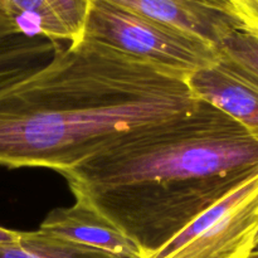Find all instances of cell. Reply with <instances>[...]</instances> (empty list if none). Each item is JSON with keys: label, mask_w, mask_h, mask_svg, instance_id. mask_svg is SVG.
<instances>
[{"label": "cell", "mask_w": 258, "mask_h": 258, "mask_svg": "<svg viewBox=\"0 0 258 258\" xmlns=\"http://www.w3.org/2000/svg\"><path fill=\"white\" fill-rule=\"evenodd\" d=\"M83 0H0V10L22 34L70 44L60 18L75 13Z\"/></svg>", "instance_id": "8"}, {"label": "cell", "mask_w": 258, "mask_h": 258, "mask_svg": "<svg viewBox=\"0 0 258 258\" xmlns=\"http://www.w3.org/2000/svg\"><path fill=\"white\" fill-rule=\"evenodd\" d=\"M70 207L53 209L38 229L73 243L100 249L120 258H146V253L92 204L75 198Z\"/></svg>", "instance_id": "6"}, {"label": "cell", "mask_w": 258, "mask_h": 258, "mask_svg": "<svg viewBox=\"0 0 258 258\" xmlns=\"http://www.w3.org/2000/svg\"><path fill=\"white\" fill-rule=\"evenodd\" d=\"M257 173V139L199 101L60 175L75 198L92 204L149 256Z\"/></svg>", "instance_id": "2"}, {"label": "cell", "mask_w": 258, "mask_h": 258, "mask_svg": "<svg viewBox=\"0 0 258 258\" xmlns=\"http://www.w3.org/2000/svg\"><path fill=\"white\" fill-rule=\"evenodd\" d=\"M258 173L146 258H258Z\"/></svg>", "instance_id": "4"}, {"label": "cell", "mask_w": 258, "mask_h": 258, "mask_svg": "<svg viewBox=\"0 0 258 258\" xmlns=\"http://www.w3.org/2000/svg\"><path fill=\"white\" fill-rule=\"evenodd\" d=\"M60 43L45 38L17 34L0 42V83L42 64L39 58L52 54ZM45 62V60H44Z\"/></svg>", "instance_id": "10"}, {"label": "cell", "mask_w": 258, "mask_h": 258, "mask_svg": "<svg viewBox=\"0 0 258 258\" xmlns=\"http://www.w3.org/2000/svg\"><path fill=\"white\" fill-rule=\"evenodd\" d=\"M198 102L184 78L81 38L0 83V166L60 174Z\"/></svg>", "instance_id": "1"}, {"label": "cell", "mask_w": 258, "mask_h": 258, "mask_svg": "<svg viewBox=\"0 0 258 258\" xmlns=\"http://www.w3.org/2000/svg\"><path fill=\"white\" fill-rule=\"evenodd\" d=\"M17 34H22V33L19 32L15 23L0 10V42Z\"/></svg>", "instance_id": "13"}, {"label": "cell", "mask_w": 258, "mask_h": 258, "mask_svg": "<svg viewBox=\"0 0 258 258\" xmlns=\"http://www.w3.org/2000/svg\"><path fill=\"white\" fill-rule=\"evenodd\" d=\"M257 247H258V244H257Z\"/></svg>", "instance_id": "16"}, {"label": "cell", "mask_w": 258, "mask_h": 258, "mask_svg": "<svg viewBox=\"0 0 258 258\" xmlns=\"http://www.w3.org/2000/svg\"><path fill=\"white\" fill-rule=\"evenodd\" d=\"M256 242H257V244H258V233H257V238H256Z\"/></svg>", "instance_id": "15"}, {"label": "cell", "mask_w": 258, "mask_h": 258, "mask_svg": "<svg viewBox=\"0 0 258 258\" xmlns=\"http://www.w3.org/2000/svg\"><path fill=\"white\" fill-rule=\"evenodd\" d=\"M194 35L217 48L243 28L229 0H103Z\"/></svg>", "instance_id": "5"}, {"label": "cell", "mask_w": 258, "mask_h": 258, "mask_svg": "<svg viewBox=\"0 0 258 258\" xmlns=\"http://www.w3.org/2000/svg\"><path fill=\"white\" fill-rule=\"evenodd\" d=\"M0 258H120L100 249L39 231L22 232L10 243H0Z\"/></svg>", "instance_id": "9"}, {"label": "cell", "mask_w": 258, "mask_h": 258, "mask_svg": "<svg viewBox=\"0 0 258 258\" xmlns=\"http://www.w3.org/2000/svg\"><path fill=\"white\" fill-rule=\"evenodd\" d=\"M194 97L223 111L258 140V88L217 60L186 78Z\"/></svg>", "instance_id": "7"}, {"label": "cell", "mask_w": 258, "mask_h": 258, "mask_svg": "<svg viewBox=\"0 0 258 258\" xmlns=\"http://www.w3.org/2000/svg\"><path fill=\"white\" fill-rule=\"evenodd\" d=\"M244 28L258 32V0H229Z\"/></svg>", "instance_id": "12"}, {"label": "cell", "mask_w": 258, "mask_h": 258, "mask_svg": "<svg viewBox=\"0 0 258 258\" xmlns=\"http://www.w3.org/2000/svg\"><path fill=\"white\" fill-rule=\"evenodd\" d=\"M20 231L14 229H8L5 227L0 226V243H10L19 238Z\"/></svg>", "instance_id": "14"}, {"label": "cell", "mask_w": 258, "mask_h": 258, "mask_svg": "<svg viewBox=\"0 0 258 258\" xmlns=\"http://www.w3.org/2000/svg\"><path fill=\"white\" fill-rule=\"evenodd\" d=\"M218 62L258 88V32L239 28L217 45Z\"/></svg>", "instance_id": "11"}, {"label": "cell", "mask_w": 258, "mask_h": 258, "mask_svg": "<svg viewBox=\"0 0 258 258\" xmlns=\"http://www.w3.org/2000/svg\"><path fill=\"white\" fill-rule=\"evenodd\" d=\"M82 38L184 80L218 60L209 43L103 0H91Z\"/></svg>", "instance_id": "3"}]
</instances>
